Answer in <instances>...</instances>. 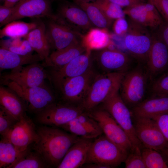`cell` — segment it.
Returning <instances> with one entry per match:
<instances>
[{"mask_svg":"<svg viewBox=\"0 0 168 168\" xmlns=\"http://www.w3.org/2000/svg\"><path fill=\"white\" fill-rule=\"evenodd\" d=\"M38 138L32 149L50 167H56L65 154L80 137L55 128L44 125L36 129Z\"/></svg>","mask_w":168,"mask_h":168,"instance_id":"obj_1","label":"cell"},{"mask_svg":"<svg viewBox=\"0 0 168 168\" xmlns=\"http://www.w3.org/2000/svg\"><path fill=\"white\" fill-rule=\"evenodd\" d=\"M127 72H106L97 74L83 103L85 110L89 111L96 108L111 95L119 91Z\"/></svg>","mask_w":168,"mask_h":168,"instance_id":"obj_2","label":"cell"},{"mask_svg":"<svg viewBox=\"0 0 168 168\" xmlns=\"http://www.w3.org/2000/svg\"><path fill=\"white\" fill-rule=\"evenodd\" d=\"M118 91L100 104V108L107 111L127 135L131 145L130 152L141 153L142 143L136 135L132 115Z\"/></svg>","mask_w":168,"mask_h":168,"instance_id":"obj_3","label":"cell"},{"mask_svg":"<svg viewBox=\"0 0 168 168\" xmlns=\"http://www.w3.org/2000/svg\"><path fill=\"white\" fill-rule=\"evenodd\" d=\"M128 154L105 135H101L92 142L85 163H97L113 168L124 162Z\"/></svg>","mask_w":168,"mask_h":168,"instance_id":"obj_4","label":"cell"},{"mask_svg":"<svg viewBox=\"0 0 168 168\" xmlns=\"http://www.w3.org/2000/svg\"><path fill=\"white\" fill-rule=\"evenodd\" d=\"M1 83L16 93L30 110L36 114L57 102L55 95L46 84L25 87L13 82Z\"/></svg>","mask_w":168,"mask_h":168,"instance_id":"obj_5","label":"cell"},{"mask_svg":"<svg viewBox=\"0 0 168 168\" xmlns=\"http://www.w3.org/2000/svg\"><path fill=\"white\" fill-rule=\"evenodd\" d=\"M47 18L46 33L51 49L60 50L81 42L82 35L56 14Z\"/></svg>","mask_w":168,"mask_h":168,"instance_id":"obj_6","label":"cell"},{"mask_svg":"<svg viewBox=\"0 0 168 168\" xmlns=\"http://www.w3.org/2000/svg\"><path fill=\"white\" fill-rule=\"evenodd\" d=\"M148 77L147 72L140 66L126 73L119 90L120 96L128 107L132 108L144 100Z\"/></svg>","mask_w":168,"mask_h":168,"instance_id":"obj_7","label":"cell"},{"mask_svg":"<svg viewBox=\"0 0 168 168\" xmlns=\"http://www.w3.org/2000/svg\"><path fill=\"white\" fill-rule=\"evenodd\" d=\"M97 75L91 68L82 75L62 82L55 88L60 93L62 101L74 105H82Z\"/></svg>","mask_w":168,"mask_h":168,"instance_id":"obj_8","label":"cell"},{"mask_svg":"<svg viewBox=\"0 0 168 168\" xmlns=\"http://www.w3.org/2000/svg\"><path fill=\"white\" fill-rule=\"evenodd\" d=\"M124 39V45L130 54L139 62L145 63L153 41L147 27L130 20Z\"/></svg>","mask_w":168,"mask_h":168,"instance_id":"obj_9","label":"cell"},{"mask_svg":"<svg viewBox=\"0 0 168 168\" xmlns=\"http://www.w3.org/2000/svg\"><path fill=\"white\" fill-rule=\"evenodd\" d=\"M85 111L82 105L57 102L36 114V120L44 125L60 127Z\"/></svg>","mask_w":168,"mask_h":168,"instance_id":"obj_10","label":"cell"},{"mask_svg":"<svg viewBox=\"0 0 168 168\" xmlns=\"http://www.w3.org/2000/svg\"><path fill=\"white\" fill-rule=\"evenodd\" d=\"M45 66L44 64L38 62L12 69L10 72L2 75L1 82H13L25 87L43 85L49 77Z\"/></svg>","mask_w":168,"mask_h":168,"instance_id":"obj_11","label":"cell"},{"mask_svg":"<svg viewBox=\"0 0 168 168\" xmlns=\"http://www.w3.org/2000/svg\"><path fill=\"white\" fill-rule=\"evenodd\" d=\"M87 111L97 122L108 138L128 153L130 152L131 145L128 137L109 113L100 108Z\"/></svg>","mask_w":168,"mask_h":168,"instance_id":"obj_12","label":"cell"},{"mask_svg":"<svg viewBox=\"0 0 168 168\" xmlns=\"http://www.w3.org/2000/svg\"><path fill=\"white\" fill-rule=\"evenodd\" d=\"M133 117L136 135L145 147L161 153L168 149V142L154 119Z\"/></svg>","mask_w":168,"mask_h":168,"instance_id":"obj_13","label":"cell"},{"mask_svg":"<svg viewBox=\"0 0 168 168\" xmlns=\"http://www.w3.org/2000/svg\"><path fill=\"white\" fill-rule=\"evenodd\" d=\"M91 50H86L71 61L58 68H50L48 78L56 88L62 82L85 73L91 68Z\"/></svg>","mask_w":168,"mask_h":168,"instance_id":"obj_14","label":"cell"},{"mask_svg":"<svg viewBox=\"0 0 168 168\" xmlns=\"http://www.w3.org/2000/svg\"><path fill=\"white\" fill-rule=\"evenodd\" d=\"M53 14L50 0H21L13 7L12 14L2 26L26 17L47 18Z\"/></svg>","mask_w":168,"mask_h":168,"instance_id":"obj_15","label":"cell"},{"mask_svg":"<svg viewBox=\"0 0 168 168\" xmlns=\"http://www.w3.org/2000/svg\"><path fill=\"white\" fill-rule=\"evenodd\" d=\"M99 50L95 59L103 73L127 72L131 61L127 54L116 49L105 48Z\"/></svg>","mask_w":168,"mask_h":168,"instance_id":"obj_16","label":"cell"},{"mask_svg":"<svg viewBox=\"0 0 168 168\" xmlns=\"http://www.w3.org/2000/svg\"><path fill=\"white\" fill-rule=\"evenodd\" d=\"M8 138L16 150L21 153L36 142L38 136L34 123L26 115L15 124Z\"/></svg>","mask_w":168,"mask_h":168,"instance_id":"obj_17","label":"cell"},{"mask_svg":"<svg viewBox=\"0 0 168 168\" xmlns=\"http://www.w3.org/2000/svg\"><path fill=\"white\" fill-rule=\"evenodd\" d=\"M146 64L147 72L150 79L168 68V48L156 34L153 36Z\"/></svg>","mask_w":168,"mask_h":168,"instance_id":"obj_18","label":"cell"},{"mask_svg":"<svg viewBox=\"0 0 168 168\" xmlns=\"http://www.w3.org/2000/svg\"><path fill=\"white\" fill-rule=\"evenodd\" d=\"M56 14L79 33L89 30L93 26L85 12L77 4L69 2L62 4L58 8Z\"/></svg>","mask_w":168,"mask_h":168,"instance_id":"obj_19","label":"cell"},{"mask_svg":"<svg viewBox=\"0 0 168 168\" xmlns=\"http://www.w3.org/2000/svg\"><path fill=\"white\" fill-rule=\"evenodd\" d=\"M132 116L153 119L168 113V95H154L132 108Z\"/></svg>","mask_w":168,"mask_h":168,"instance_id":"obj_20","label":"cell"},{"mask_svg":"<svg viewBox=\"0 0 168 168\" xmlns=\"http://www.w3.org/2000/svg\"><path fill=\"white\" fill-rule=\"evenodd\" d=\"M92 139L81 138L69 148L57 168H82L86 163Z\"/></svg>","mask_w":168,"mask_h":168,"instance_id":"obj_21","label":"cell"},{"mask_svg":"<svg viewBox=\"0 0 168 168\" xmlns=\"http://www.w3.org/2000/svg\"><path fill=\"white\" fill-rule=\"evenodd\" d=\"M40 19H38L37 26L24 38L28 41L34 51L45 62L51 49L46 35L45 24Z\"/></svg>","mask_w":168,"mask_h":168,"instance_id":"obj_22","label":"cell"},{"mask_svg":"<svg viewBox=\"0 0 168 168\" xmlns=\"http://www.w3.org/2000/svg\"><path fill=\"white\" fill-rule=\"evenodd\" d=\"M86 50L81 42L61 49L55 50L50 53L44 64L50 68L61 67Z\"/></svg>","mask_w":168,"mask_h":168,"instance_id":"obj_23","label":"cell"},{"mask_svg":"<svg viewBox=\"0 0 168 168\" xmlns=\"http://www.w3.org/2000/svg\"><path fill=\"white\" fill-rule=\"evenodd\" d=\"M0 104L18 120L26 115V106L21 98L9 88L0 87Z\"/></svg>","mask_w":168,"mask_h":168,"instance_id":"obj_24","label":"cell"},{"mask_svg":"<svg viewBox=\"0 0 168 168\" xmlns=\"http://www.w3.org/2000/svg\"><path fill=\"white\" fill-rule=\"evenodd\" d=\"M42 60L36 53L29 55L18 54L8 50L0 47V71L7 69H13L38 63Z\"/></svg>","mask_w":168,"mask_h":168,"instance_id":"obj_25","label":"cell"},{"mask_svg":"<svg viewBox=\"0 0 168 168\" xmlns=\"http://www.w3.org/2000/svg\"><path fill=\"white\" fill-rule=\"evenodd\" d=\"M107 29L91 28L82 35L81 42L86 50H100L106 48L110 40Z\"/></svg>","mask_w":168,"mask_h":168,"instance_id":"obj_26","label":"cell"},{"mask_svg":"<svg viewBox=\"0 0 168 168\" xmlns=\"http://www.w3.org/2000/svg\"><path fill=\"white\" fill-rule=\"evenodd\" d=\"M74 1L77 5L85 12L93 26L97 28L107 29L110 26L113 20L107 17L94 2L84 0Z\"/></svg>","mask_w":168,"mask_h":168,"instance_id":"obj_27","label":"cell"},{"mask_svg":"<svg viewBox=\"0 0 168 168\" xmlns=\"http://www.w3.org/2000/svg\"><path fill=\"white\" fill-rule=\"evenodd\" d=\"M18 20L7 23L0 29V38L5 37L10 38H24L30 31L35 28L38 24V19L30 22Z\"/></svg>","mask_w":168,"mask_h":168,"instance_id":"obj_28","label":"cell"},{"mask_svg":"<svg viewBox=\"0 0 168 168\" xmlns=\"http://www.w3.org/2000/svg\"><path fill=\"white\" fill-rule=\"evenodd\" d=\"M124 10L131 20L144 27L156 29L160 26L149 15L143 2L125 8Z\"/></svg>","mask_w":168,"mask_h":168,"instance_id":"obj_29","label":"cell"},{"mask_svg":"<svg viewBox=\"0 0 168 168\" xmlns=\"http://www.w3.org/2000/svg\"><path fill=\"white\" fill-rule=\"evenodd\" d=\"M41 156L29 147L22 152L16 161L8 168H49Z\"/></svg>","mask_w":168,"mask_h":168,"instance_id":"obj_30","label":"cell"},{"mask_svg":"<svg viewBox=\"0 0 168 168\" xmlns=\"http://www.w3.org/2000/svg\"><path fill=\"white\" fill-rule=\"evenodd\" d=\"M21 153L16 150L9 138L2 137L0 142V168H8Z\"/></svg>","mask_w":168,"mask_h":168,"instance_id":"obj_31","label":"cell"},{"mask_svg":"<svg viewBox=\"0 0 168 168\" xmlns=\"http://www.w3.org/2000/svg\"><path fill=\"white\" fill-rule=\"evenodd\" d=\"M141 155L147 168H168L166 162L160 152L145 147L141 150Z\"/></svg>","mask_w":168,"mask_h":168,"instance_id":"obj_32","label":"cell"},{"mask_svg":"<svg viewBox=\"0 0 168 168\" xmlns=\"http://www.w3.org/2000/svg\"><path fill=\"white\" fill-rule=\"evenodd\" d=\"M60 127L65 131L82 138L93 139L100 136L81 124L77 117Z\"/></svg>","mask_w":168,"mask_h":168,"instance_id":"obj_33","label":"cell"},{"mask_svg":"<svg viewBox=\"0 0 168 168\" xmlns=\"http://www.w3.org/2000/svg\"><path fill=\"white\" fill-rule=\"evenodd\" d=\"M93 2L112 20L125 17V14L122 8L117 5L105 0H96Z\"/></svg>","mask_w":168,"mask_h":168,"instance_id":"obj_34","label":"cell"},{"mask_svg":"<svg viewBox=\"0 0 168 168\" xmlns=\"http://www.w3.org/2000/svg\"><path fill=\"white\" fill-rule=\"evenodd\" d=\"M18 121L0 105V133L2 138H8L11 131Z\"/></svg>","mask_w":168,"mask_h":168,"instance_id":"obj_35","label":"cell"},{"mask_svg":"<svg viewBox=\"0 0 168 168\" xmlns=\"http://www.w3.org/2000/svg\"><path fill=\"white\" fill-rule=\"evenodd\" d=\"M78 121L89 130L94 132L99 136L102 134V131L97 122L85 111L77 117Z\"/></svg>","mask_w":168,"mask_h":168,"instance_id":"obj_36","label":"cell"},{"mask_svg":"<svg viewBox=\"0 0 168 168\" xmlns=\"http://www.w3.org/2000/svg\"><path fill=\"white\" fill-rule=\"evenodd\" d=\"M152 90L154 95H168V72L155 80Z\"/></svg>","mask_w":168,"mask_h":168,"instance_id":"obj_37","label":"cell"},{"mask_svg":"<svg viewBox=\"0 0 168 168\" xmlns=\"http://www.w3.org/2000/svg\"><path fill=\"white\" fill-rule=\"evenodd\" d=\"M124 162L126 168H146L141 153L130 152L128 154Z\"/></svg>","mask_w":168,"mask_h":168,"instance_id":"obj_38","label":"cell"},{"mask_svg":"<svg viewBox=\"0 0 168 168\" xmlns=\"http://www.w3.org/2000/svg\"><path fill=\"white\" fill-rule=\"evenodd\" d=\"M8 50L16 54L23 55L33 54L34 50L28 41L24 38L21 42L14 46L9 48Z\"/></svg>","mask_w":168,"mask_h":168,"instance_id":"obj_39","label":"cell"},{"mask_svg":"<svg viewBox=\"0 0 168 168\" xmlns=\"http://www.w3.org/2000/svg\"><path fill=\"white\" fill-rule=\"evenodd\" d=\"M156 7L165 21L168 22V0H148Z\"/></svg>","mask_w":168,"mask_h":168,"instance_id":"obj_40","label":"cell"},{"mask_svg":"<svg viewBox=\"0 0 168 168\" xmlns=\"http://www.w3.org/2000/svg\"><path fill=\"white\" fill-rule=\"evenodd\" d=\"M168 142V113L158 115L153 119Z\"/></svg>","mask_w":168,"mask_h":168,"instance_id":"obj_41","label":"cell"},{"mask_svg":"<svg viewBox=\"0 0 168 168\" xmlns=\"http://www.w3.org/2000/svg\"><path fill=\"white\" fill-rule=\"evenodd\" d=\"M128 23L124 17L116 19L113 25L114 32L118 35L126 34L128 29Z\"/></svg>","mask_w":168,"mask_h":168,"instance_id":"obj_42","label":"cell"},{"mask_svg":"<svg viewBox=\"0 0 168 168\" xmlns=\"http://www.w3.org/2000/svg\"><path fill=\"white\" fill-rule=\"evenodd\" d=\"M157 28L156 35L168 48V22L164 21Z\"/></svg>","mask_w":168,"mask_h":168,"instance_id":"obj_43","label":"cell"},{"mask_svg":"<svg viewBox=\"0 0 168 168\" xmlns=\"http://www.w3.org/2000/svg\"><path fill=\"white\" fill-rule=\"evenodd\" d=\"M13 7H8L3 5L0 6V26L12 14Z\"/></svg>","mask_w":168,"mask_h":168,"instance_id":"obj_44","label":"cell"},{"mask_svg":"<svg viewBox=\"0 0 168 168\" xmlns=\"http://www.w3.org/2000/svg\"><path fill=\"white\" fill-rule=\"evenodd\" d=\"M117 5L121 7H129L143 2L141 0H105Z\"/></svg>","mask_w":168,"mask_h":168,"instance_id":"obj_45","label":"cell"},{"mask_svg":"<svg viewBox=\"0 0 168 168\" xmlns=\"http://www.w3.org/2000/svg\"><path fill=\"white\" fill-rule=\"evenodd\" d=\"M82 168H110L107 166L97 163H85Z\"/></svg>","mask_w":168,"mask_h":168,"instance_id":"obj_46","label":"cell"},{"mask_svg":"<svg viewBox=\"0 0 168 168\" xmlns=\"http://www.w3.org/2000/svg\"><path fill=\"white\" fill-rule=\"evenodd\" d=\"M21 0H4L3 5L8 7H12L14 6Z\"/></svg>","mask_w":168,"mask_h":168,"instance_id":"obj_47","label":"cell"},{"mask_svg":"<svg viewBox=\"0 0 168 168\" xmlns=\"http://www.w3.org/2000/svg\"><path fill=\"white\" fill-rule=\"evenodd\" d=\"M162 153L168 157V149L166 150Z\"/></svg>","mask_w":168,"mask_h":168,"instance_id":"obj_48","label":"cell"},{"mask_svg":"<svg viewBox=\"0 0 168 168\" xmlns=\"http://www.w3.org/2000/svg\"><path fill=\"white\" fill-rule=\"evenodd\" d=\"M84 0L87 2H90L91 1H94L96 0Z\"/></svg>","mask_w":168,"mask_h":168,"instance_id":"obj_49","label":"cell"},{"mask_svg":"<svg viewBox=\"0 0 168 168\" xmlns=\"http://www.w3.org/2000/svg\"><path fill=\"white\" fill-rule=\"evenodd\" d=\"M4 0H0V2L1 3V2L2 3V2H4Z\"/></svg>","mask_w":168,"mask_h":168,"instance_id":"obj_50","label":"cell"},{"mask_svg":"<svg viewBox=\"0 0 168 168\" xmlns=\"http://www.w3.org/2000/svg\"><path fill=\"white\" fill-rule=\"evenodd\" d=\"M52 0L55 1V0Z\"/></svg>","mask_w":168,"mask_h":168,"instance_id":"obj_51","label":"cell"},{"mask_svg":"<svg viewBox=\"0 0 168 168\" xmlns=\"http://www.w3.org/2000/svg\"><path fill=\"white\" fill-rule=\"evenodd\" d=\"M142 0V1H143V0Z\"/></svg>","mask_w":168,"mask_h":168,"instance_id":"obj_52","label":"cell"}]
</instances>
